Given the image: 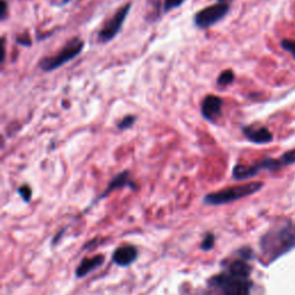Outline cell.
I'll return each instance as SVG.
<instances>
[{"mask_svg": "<svg viewBox=\"0 0 295 295\" xmlns=\"http://www.w3.org/2000/svg\"><path fill=\"white\" fill-rule=\"evenodd\" d=\"M251 272V266L246 262L234 261L225 272L210 279L209 289L212 295H249L252 289Z\"/></svg>", "mask_w": 295, "mask_h": 295, "instance_id": "obj_1", "label": "cell"}, {"mask_svg": "<svg viewBox=\"0 0 295 295\" xmlns=\"http://www.w3.org/2000/svg\"><path fill=\"white\" fill-rule=\"evenodd\" d=\"M84 49V40L80 37H73L65 44L60 51L50 57H44L38 62L39 70L45 73H50L66 65L82 53Z\"/></svg>", "mask_w": 295, "mask_h": 295, "instance_id": "obj_2", "label": "cell"}, {"mask_svg": "<svg viewBox=\"0 0 295 295\" xmlns=\"http://www.w3.org/2000/svg\"><path fill=\"white\" fill-rule=\"evenodd\" d=\"M263 187L262 183L254 181V183L233 186V187L225 188L216 193H210L204 197V203L209 206H221V204L231 203L238 199H241L249 195H253L261 190Z\"/></svg>", "mask_w": 295, "mask_h": 295, "instance_id": "obj_3", "label": "cell"}, {"mask_svg": "<svg viewBox=\"0 0 295 295\" xmlns=\"http://www.w3.org/2000/svg\"><path fill=\"white\" fill-rule=\"evenodd\" d=\"M230 5L226 3H218L202 8L194 15V26L198 29H209L220 22L229 14Z\"/></svg>", "mask_w": 295, "mask_h": 295, "instance_id": "obj_4", "label": "cell"}, {"mask_svg": "<svg viewBox=\"0 0 295 295\" xmlns=\"http://www.w3.org/2000/svg\"><path fill=\"white\" fill-rule=\"evenodd\" d=\"M131 10V3H127L118 10L110 20H107L102 29L98 31L97 39L99 43L106 44L115 39L124 27L125 21Z\"/></svg>", "mask_w": 295, "mask_h": 295, "instance_id": "obj_5", "label": "cell"}, {"mask_svg": "<svg viewBox=\"0 0 295 295\" xmlns=\"http://www.w3.org/2000/svg\"><path fill=\"white\" fill-rule=\"evenodd\" d=\"M295 244V235L292 233L286 232L284 230L283 232H279L277 235L269 234L262 240V248L264 249L266 253L276 252L275 257L280 255L283 251L281 249L289 248Z\"/></svg>", "mask_w": 295, "mask_h": 295, "instance_id": "obj_6", "label": "cell"}, {"mask_svg": "<svg viewBox=\"0 0 295 295\" xmlns=\"http://www.w3.org/2000/svg\"><path fill=\"white\" fill-rule=\"evenodd\" d=\"M223 99L217 95H207L201 103V115L209 122L217 121L218 118L221 116L223 110Z\"/></svg>", "mask_w": 295, "mask_h": 295, "instance_id": "obj_7", "label": "cell"}, {"mask_svg": "<svg viewBox=\"0 0 295 295\" xmlns=\"http://www.w3.org/2000/svg\"><path fill=\"white\" fill-rule=\"evenodd\" d=\"M242 133L253 143L266 144L274 140V135L264 126L249 125L242 127Z\"/></svg>", "mask_w": 295, "mask_h": 295, "instance_id": "obj_8", "label": "cell"}, {"mask_svg": "<svg viewBox=\"0 0 295 295\" xmlns=\"http://www.w3.org/2000/svg\"><path fill=\"white\" fill-rule=\"evenodd\" d=\"M138 258V249L133 246L118 248L113 254V262L119 266H128Z\"/></svg>", "mask_w": 295, "mask_h": 295, "instance_id": "obj_9", "label": "cell"}, {"mask_svg": "<svg viewBox=\"0 0 295 295\" xmlns=\"http://www.w3.org/2000/svg\"><path fill=\"white\" fill-rule=\"evenodd\" d=\"M124 187L135 188L134 183L130 180L129 171H124V172H121V173H119L118 175H116L115 178L111 180V183L108 184L107 188L104 190L103 195H101V196H99V198L106 197L108 194H110L111 192H113V190L121 189V188H124Z\"/></svg>", "mask_w": 295, "mask_h": 295, "instance_id": "obj_10", "label": "cell"}, {"mask_svg": "<svg viewBox=\"0 0 295 295\" xmlns=\"http://www.w3.org/2000/svg\"><path fill=\"white\" fill-rule=\"evenodd\" d=\"M103 263H104L103 255H97L92 258H85V260H83L80 263L78 269H76V272H75L76 277H78V278H83V277L90 274V272L96 270L97 267L101 266Z\"/></svg>", "mask_w": 295, "mask_h": 295, "instance_id": "obj_11", "label": "cell"}, {"mask_svg": "<svg viewBox=\"0 0 295 295\" xmlns=\"http://www.w3.org/2000/svg\"><path fill=\"white\" fill-rule=\"evenodd\" d=\"M258 169L256 164L254 165H241V164H238L234 166L233 169V178L235 180H246L249 178H253V176H255L258 173Z\"/></svg>", "mask_w": 295, "mask_h": 295, "instance_id": "obj_12", "label": "cell"}, {"mask_svg": "<svg viewBox=\"0 0 295 295\" xmlns=\"http://www.w3.org/2000/svg\"><path fill=\"white\" fill-rule=\"evenodd\" d=\"M235 80V74L232 70H226L224 72H221L217 78V85L218 87L225 88L229 87V85L232 84Z\"/></svg>", "mask_w": 295, "mask_h": 295, "instance_id": "obj_13", "label": "cell"}, {"mask_svg": "<svg viewBox=\"0 0 295 295\" xmlns=\"http://www.w3.org/2000/svg\"><path fill=\"white\" fill-rule=\"evenodd\" d=\"M136 120H138V117L134 115H128L122 118V119L117 124V128L120 130H127L131 128L135 125Z\"/></svg>", "mask_w": 295, "mask_h": 295, "instance_id": "obj_14", "label": "cell"}, {"mask_svg": "<svg viewBox=\"0 0 295 295\" xmlns=\"http://www.w3.org/2000/svg\"><path fill=\"white\" fill-rule=\"evenodd\" d=\"M185 2L186 0H164V3H163V12L169 13L175 10V8H179L184 5Z\"/></svg>", "mask_w": 295, "mask_h": 295, "instance_id": "obj_15", "label": "cell"}, {"mask_svg": "<svg viewBox=\"0 0 295 295\" xmlns=\"http://www.w3.org/2000/svg\"><path fill=\"white\" fill-rule=\"evenodd\" d=\"M17 193L20 194V196L24 198L25 202H29L31 199V196H33V190L29 187V186H21V187L17 189Z\"/></svg>", "mask_w": 295, "mask_h": 295, "instance_id": "obj_16", "label": "cell"}, {"mask_svg": "<svg viewBox=\"0 0 295 295\" xmlns=\"http://www.w3.org/2000/svg\"><path fill=\"white\" fill-rule=\"evenodd\" d=\"M213 244H215V237H213V234L208 233L206 237H204V240L201 244V248L203 249V251H210V249L213 247Z\"/></svg>", "mask_w": 295, "mask_h": 295, "instance_id": "obj_17", "label": "cell"}, {"mask_svg": "<svg viewBox=\"0 0 295 295\" xmlns=\"http://www.w3.org/2000/svg\"><path fill=\"white\" fill-rule=\"evenodd\" d=\"M281 47H283L285 51H288L290 54H292L293 58L295 59V40L293 39L281 40Z\"/></svg>", "mask_w": 295, "mask_h": 295, "instance_id": "obj_18", "label": "cell"}, {"mask_svg": "<svg viewBox=\"0 0 295 295\" xmlns=\"http://www.w3.org/2000/svg\"><path fill=\"white\" fill-rule=\"evenodd\" d=\"M8 14V4L6 0H2V11H0V17L2 21H5Z\"/></svg>", "mask_w": 295, "mask_h": 295, "instance_id": "obj_19", "label": "cell"}, {"mask_svg": "<svg viewBox=\"0 0 295 295\" xmlns=\"http://www.w3.org/2000/svg\"><path fill=\"white\" fill-rule=\"evenodd\" d=\"M16 43L20 44V45H24V47H30L31 43H30V39L28 37V35H24V36H19V37L15 38Z\"/></svg>", "mask_w": 295, "mask_h": 295, "instance_id": "obj_20", "label": "cell"}, {"mask_svg": "<svg viewBox=\"0 0 295 295\" xmlns=\"http://www.w3.org/2000/svg\"><path fill=\"white\" fill-rule=\"evenodd\" d=\"M217 2H219V3H224L225 0H217Z\"/></svg>", "mask_w": 295, "mask_h": 295, "instance_id": "obj_21", "label": "cell"}]
</instances>
